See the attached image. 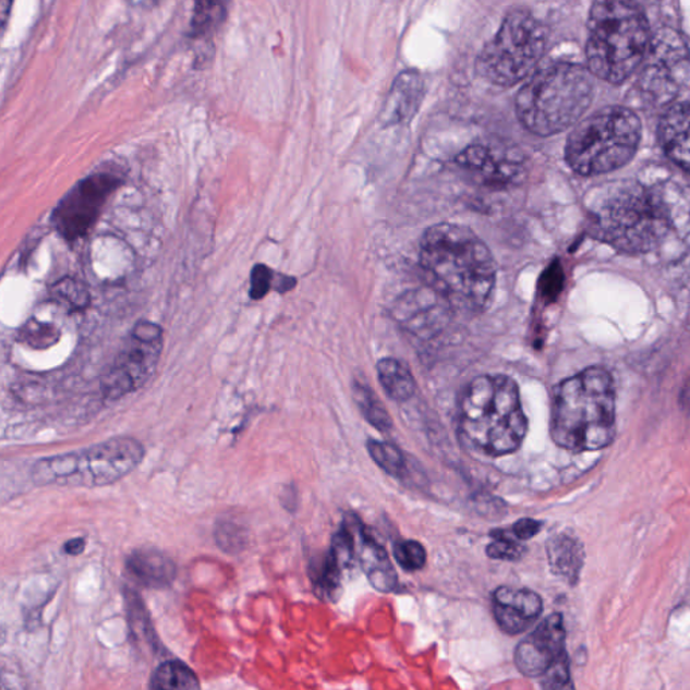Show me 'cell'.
Returning a JSON list of instances; mask_svg holds the SVG:
<instances>
[{"label": "cell", "mask_w": 690, "mask_h": 690, "mask_svg": "<svg viewBox=\"0 0 690 690\" xmlns=\"http://www.w3.org/2000/svg\"><path fill=\"white\" fill-rule=\"evenodd\" d=\"M420 265L433 292L452 310L477 313L486 307L496 265L487 244L469 227L443 222L426 230Z\"/></svg>", "instance_id": "obj_1"}, {"label": "cell", "mask_w": 690, "mask_h": 690, "mask_svg": "<svg viewBox=\"0 0 690 690\" xmlns=\"http://www.w3.org/2000/svg\"><path fill=\"white\" fill-rule=\"evenodd\" d=\"M586 213L593 238L627 254L657 249L673 227L664 197L638 181L596 187L590 193Z\"/></svg>", "instance_id": "obj_2"}, {"label": "cell", "mask_w": 690, "mask_h": 690, "mask_svg": "<svg viewBox=\"0 0 690 690\" xmlns=\"http://www.w3.org/2000/svg\"><path fill=\"white\" fill-rule=\"evenodd\" d=\"M613 375L593 366L570 376L553 395L550 436L558 447L592 452L612 445L617 432Z\"/></svg>", "instance_id": "obj_3"}, {"label": "cell", "mask_w": 690, "mask_h": 690, "mask_svg": "<svg viewBox=\"0 0 690 690\" xmlns=\"http://www.w3.org/2000/svg\"><path fill=\"white\" fill-rule=\"evenodd\" d=\"M516 380L482 375L465 387L460 401V435L489 458L515 453L528 433Z\"/></svg>", "instance_id": "obj_4"}, {"label": "cell", "mask_w": 690, "mask_h": 690, "mask_svg": "<svg viewBox=\"0 0 690 690\" xmlns=\"http://www.w3.org/2000/svg\"><path fill=\"white\" fill-rule=\"evenodd\" d=\"M595 83L589 68L552 62L533 73L519 90L517 117L523 128L550 136L572 128L591 106Z\"/></svg>", "instance_id": "obj_5"}, {"label": "cell", "mask_w": 690, "mask_h": 690, "mask_svg": "<svg viewBox=\"0 0 690 690\" xmlns=\"http://www.w3.org/2000/svg\"><path fill=\"white\" fill-rule=\"evenodd\" d=\"M646 14L634 3L595 2L589 19V71L612 84L624 83L637 71L649 49Z\"/></svg>", "instance_id": "obj_6"}, {"label": "cell", "mask_w": 690, "mask_h": 690, "mask_svg": "<svg viewBox=\"0 0 690 690\" xmlns=\"http://www.w3.org/2000/svg\"><path fill=\"white\" fill-rule=\"evenodd\" d=\"M642 124L629 108H602L580 122L568 136V167L580 175L613 172L631 161L640 146Z\"/></svg>", "instance_id": "obj_7"}, {"label": "cell", "mask_w": 690, "mask_h": 690, "mask_svg": "<svg viewBox=\"0 0 690 690\" xmlns=\"http://www.w3.org/2000/svg\"><path fill=\"white\" fill-rule=\"evenodd\" d=\"M144 458V445L136 438L113 437L89 448L36 461L32 479L39 487H106L138 469Z\"/></svg>", "instance_id": "obj_8"}, {"label": "cell", "mask_w": 690, "mask_h": 690, "mask_svg": "<svg viewBox=\"0 0 690 690\" xmlns=\"http://www.w3.org/2000/svg\"><path fill=\"white\" fill-rule=\"evenodd\" d=\"M545 48V26L530 11L512 10L479 55L477 73L488 83L512 87L533 72Z\"/></svg>", "instance_id": "obj_9"}, {"label": "cell", "mask_w": 690, "mask_h": 690, "mask_svg": "<svg viewBox=\"0 0 690 690\" xmlns=\"http://www.w3.org/2000/svg\"><path fill=\"white\" fill-rule=\"evenodd\" d=\"M162 348L164 330L158 324H136L128 343L101 378V395L108 401H118L140 390L156 373Z\"/></svg>", "instance_id": "obj_10"}, {"label": "cell", "mask_w": 690, "mask_h": 690, "mask_svg": "<svg viewBox=\"0 0 690 690\" xmlns=\"http://www.w3.org/2000/svg\"><path fill=\"white\" fill-rule=\"evenodd\" d=\"M646 56L642 89L658 101L673 99L682 85H688V49L681 34L664 28L650 41Z\"/></svg>", "instance_id": "obj_11"}, {"label": "cell", "mask_w": 690, "mask_h": 690, "mask_svg": "<svg viewBox=\"0 0 690 690\" xmlns=\"http://www.w3.org/2000/svg\"><path fill=\"white\" fill-rule=\"evenodd\" d=\"M116 175L95 174L73 187L55 210L57 231L68 241L87 235L108 196L117 190Z\"/></svg>", "instance_id": "obj_12"}, {"label": "cell", "mask_w": 690, "mask_h": 690, "mask_svg": "<svg viewBox=\"0 0 690 690\" xmlns=\"http://www.w3.org/2000/svg\"><path fill=\"white\" fill-rule=\"evenodd\" d=\"M567 632L561 614L545 618L516 649V665L522 675L541 677L566 652Z\"/></svg>", "instance_id": "obj_13"}, {"label": "cell", "mask_w": 690, "mask_h": 690, "mask_svg": "<svg viewBox=\"0 0 690 690\" xmlns=\"http://www.w3.org/2000/svg\"><path fill=\"white\" fill-rule=\"evenodd\" d=\"M494 615L501 629L509 635L523 634L543 615V598L532 590L499 586L494 592Z\"/></svg>", "instance_id": "obj_14"}, {"label": "cell", "mask_w": 690, "mask_h": 690, "mask_svg": "<svg viewBox=\"0 0 690 690\" xmlns=\"http://www.w3.org/2000/svg\"><path fill=\"white\" fill-rule=\"evenodd\" d=\"M370 584L376 591L389 593L397 589L398 576L384 546L371 535L370 530L355 518V556Z\"/></svg>", "instance_id": "obj_15"}, {"label": "cell", "mask_w": 690, "mask_h": 690, "mask_svg": "<svg viewBox=\"0 0 690 690\" xmlns=\"http://www.w3.org/2000/svg\"><path fill=\"white\" fill-rule=\"evenodd\" d=\"M424 96V80L415 71H407L399 74L387 95L382 122L387 125L401 124L412 121L414 113Z\"/></svg>", "instance_id": "obj_16"}, {"label": "cell", "mask_w": 690, "mask_h": 690, "mask_svg": "<svg viewBox=\"0 0 690 690\" xmlns=\"http://www.w3.org/2000/svg\"><path fill=\"white\" fill-rule=\"evenodd\" d=\"M689 105L675 102L665 111L658 124L659 144L667 157L689 173Z\"/></svg>", "instance_id": "obj_17"}, {"label": "cell", "mask_w": 690, "mask_h": 690, "mask_svg": "<svg viewBox=\"0 0 690 690\" xmlns=\"http://www.w3.org/2000/svg\"><path fill=\"white\" fill-rule=\"evenodd\" d=\"M460 168L489 185H507L519 175V167L495 156L486 146L473 145L456 157Z\"/></svg>", "instance_id": "obj_18"}, {"label": "cell", "mask_w": 690, "mask_h": 690, "mask_svg": "<svg viewBox=\"0 0 690 690\" xmlns=\"http://www.w3.org/2000/svg\"><path fill=\"white\" fill-rule=\"evenodd\" d=\"M125 567L131 578L146 589H167L177 576L172 558L156 549H140L131 553Z\"/></svg>", "instance_id": "obj_19"}, {"label": "cell", "mask_w": 690, "mask_h": 690, "mask_svg": "<svg viewBox=\"0 0 690 690\" xmlns=\"http://www.w3.org/2000/svg\"><path fill=\"white\" fill-rule=\"evenodd\" d=\"M547 561L552 572L574 584L584 566V546L568 534H557L547 541Z\"/></svg>", "instance_id": "obj_20"}, {"label": "cell", "mask_w": 690, "mask_h": 690, "mask_svg": "<svg viewBox=\"0 0 690 690\" xmlns=\"http://www.w3.org/2000/svg\"><path fill=\"white\" fill-rule=\"evenodd\" d=\"M378 379L386 395L397 402H404L415 392V380L408 366L395 358L380 359L376 364Z\"/></svg>", "instance_id": "obj_21"}, {"label": "cell", "mask_w": 690, "mask_h": 690, "mask_svg": "<svg viewBox=\"0 0 690 690\" xmlns=\"http://www.w3.org/2000/svg\"><path fill=\"white\" fill-rule=\"evenodd\" d=\"M150 690H199L196 673L181 661H167L154 671Z\"/></svg>", "instance_id": "obj_22"}, {"label": "cell", "mask_w": 690, "mask_h": 690, "mask_svg": "<svg viewBox=\"0 0 690 690\" xmlns=\"http://www.w3.org/2000/svg\"><path fill=\"white\" fill-rule=\"evenodd\" d=\"M352 392L353 401H355L363 417L366 419L370 425L380 432L392 429V420L389 412H387L379 398L375 396V392L366 384L353 382Z\"/></svg>", "instance_id": "obj_23"}, {"label": "cell", "mask_w": 690, "mask_h": 690, "mask_svg": "<svg viewBox=\"0 0 690 690\" xmlns=\"http://www.w3.org/2000/svg\"><path fill=\"white\" fill-rule=\"evenodd\" d=\"M227 10L225 4L219 2H197L193 10L191 22V36L193 38L208 37L209 34L218 31V27L225 22Z\"/></svg>", "instance_id": "obj_24"}, {"label": "cell", "mask_w": 690, "mask_h": 690, "mask_svg": "<svg viewBox=\"0 0 690 690\" xmlns=\"http://www.w3.org/2000/svg\"><path fill=\"white\" fill-rule=\"evenodd\" d=\"M367 450L374 463L389 473L392 477L402 479L407 475L408 465L404 456L396 445L386 441L371 440L367 441Z\"/></svg>", "instance_id": "obj_25"}, {"label": "cell", "mask_w": 690, "mask_h": 690, "mask_svg": "<svg viewBox=\"0 0 690 690\" xmlns=\"http://www.w3.org/2000/svg\"><path fill=\"white\" fill-rule=\"evenodd\" d=\"M60 330L53 324L32 318L20 330V339L36 350H47L60 340Z\"/></svg>", "instance_id": "obj_26"}, {"label": "cell", "mask_w": 690, "mask_h": 690, "mask_svg": "<svg viewBox=\"0 0 690 690\" xmlns=\"http://www.w3.org/2000/svg\"><path fill=\"white\" fill-rule=\"evenodd\" d=\"M493 538L494 541L487 546L486 552L488 557L494 558V560L518 561L526 553V547L519 544L511 534L498 530V532L493 533Z\"/></svg>", "instance_id": "obj_27"}, {"label": "cell", "mask_w": 690, "mask_h": 690, "mask_svg": "<svg viewBox=\"0 0 690 690\" xmlns=\"http://www.w3.org/2000/svg\"><path fill=\"white\" fill-rule=\"evenodd\" d=\"M395 557L399 567L408 572H415L425 567L426 550L417 541H401L395 545Z\"/></svg>", "instance_id": "obj_28"}, {"label": "cell", "mask_w": 690, "mask_h": 690, "mask_svg": "<svg viewBox=\"0 0 690 690\" xmlns=\"http://www.w3.org/2000/svg\"><path fill=\"white\" fill-rule=\"evenodd\" d=\"M569 666L568 654L564 652L541 676L544 690H574Z\"/></svg>", "instance_id": "obj_29"}, {"label": "cell", "mask_w": 690, "mask_h": 690, "mask_svg": "<svg viewBox=\"0 0 690 690\" xmlns=\"http://www.w3.org/2000/svg\"><path fill=\"white\" fill-rule=\"evenodd\" d=\"M53 294L57 299L66 302L73 310H85L89 305L88 290L74 279L66 278L56 283Z\"/></svg>", "instance_id": "obj_30"}, {"label": "cell", "mask_w": 690, "mask_h": 690, "mask_svg": "<svg viewBox=\"0 0 690 690\" xmlns=\"http://www.w3.org/2000/svg\"><path fill=\"white\" fill-rule=\"evenodd\" d=\"M274 273L266 265H255L251 271L250 296L255 301L265 299L273 288Z\"/></svg>", "instance_id": "obj_31"}, {"label": "cell", "mask_w": 690, "mask_h": 690, "mask_svg": "<svg viewBox=\"0 0 690 690\" xmlns=\"http://www.w3.org/2000/svg\"><path fill=\"white\" fill-rule=\"evenodd\" d=\"M216 541L222 550L230 553L241 550L244 544L243 530L231 522H222L216 530Z\"/></svg>", "instance_id": "obj_32"}, {"label": "cell", "mask_w": 690, "mask_h": 690, "mask_svg": "<svg viewBox=\"0 0 690 690\" xmlns=\"http://www.w3.org/2000/svg\"><path fill=\"white\" fill-rule=\"evenodd\" d=\"M564 283L562 269L557 264L549 267L541 279V296L547 302H553L561 293Z\"/></svg>", "instance_id": "obj_33"}, {"label": "cell", "mask_w": 690, "mask_h": 690, "mask_svg": "<svg viewBox=\"0 0 690 690\" xmlns=\"http://www.w3.org/2000/svg\"><path fill=\"white\" fill-rule=\"evenodd\" d=\"M543 523L534 521V519L523 518L512 524L511 535L519 541H528L535 537L540 533Z\"/></svg>", "instance_id": "obj_34"}, {"label": "cell", "mask_w": 690, "mask_h": 690, "mask_svg": "<svg viewBox=\"0 0 690 690\" xmlns=\"http://www.w3.org/2000/svg\"><path fill=\"white\" fill-rule=\"evenodd\" d=\"M296 279L294 277L285 276V274H274L273 287L278 293H287L294 289Z\"/></svg>", "instance_id": "obj_35"}, {"label": "cell", "mask_w": 690, "mask_h": 690, "mask_svg": "<svg viewBox=\"0 0 690 690\" xmlns=\"http://www.w3.org/2000/svg\"><path fill=\"white\" fill-rule=\"evenodd\" d=\"M0 690H25L20 681L14 680L13 673L0 670Z\"/></svg>", "instance_id": "obj_36"}, {"label": "cell", "mask_w": 690, "mask_h": 690, "mask_svg": "<svg viewBox=\"0 0 690 690\" xmlns=\"http://www.w3.org/2000/svg\"><path fill=\"white\" fill-rule=\"evenodd\" d=\"M85 545L84 538H73L64 545V552L70 556H78L85 550Z\"/></svg>", "instance_id": "obj_37"}, {"label": "cell", "mask_w": 690, "mask_h": 690, "mask_svg": "<svg viewBox=\"0 0 690 690\" xmlns=\"http://www.w3.org/2000/svg\"><path fill=\"white\" fill-rule=\"evenodd\" d=\"M11 8H13V3L9 2V0H0V34L8 25Z\"/></svg>", "instance_id": "obj_38"}]
</instances>
